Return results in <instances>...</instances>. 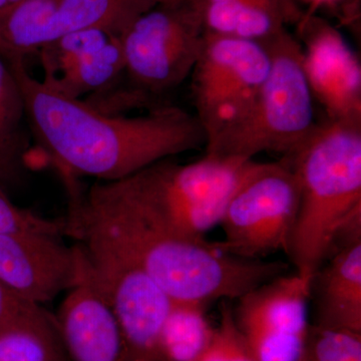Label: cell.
<instances>
[{
  "mask_svg": "<svg viewBox=\"0 0 361 361\" xmlns=\"http://www.w3.org/2000/svg\"><path fill=\"white\" fill-rule=\"evenodd\" d=\"M9 66L20 82L25 118L61 174L120 180L205 147L200 123L179 106H153L139 116L109 114L33 78L25 63Z\"/></svg>",
  "mask_w": 361,
  "mask_h": 361,
  "instance_id": "cell-1",
  "label": "cell"
},
{
  "mask_svg": "<svg viewBox=\"0 0 361 361\" xmlns=\"http://www.w3.org/2000/svg\"><path fill=\"white\" fill-rule=\"evenodd\" d=\"M70 197L68 235L87 232L135 261L173 301L209 305L238 299L285 274L281 261L237 257L206 239L166 229L111 195L102 182L89 191L66 180Z\"/></svg>",
  "mask_w": 361,
  "mask_h": 361,
  "instance_id": "cell-2",
  "label": "cell"
},
{
  "mask_svg": "<svg viewBox=\"0 0 361 361\" xmlns=\"http://www.w3.org/2000/svg\"><path fill=\"white\" fill-rule=\"evenodd\" d=\"M299 187L295 223L285 253L311 280L329 257L337 227L361 209V123L327 121L288 157Z\"/></svg>",
  "mask_w": 361,
  "mask_h": 361,
  "instance_id": "cell-3",
  "label": "cell"
},
{
  "mask_svg": "<svg viewBox=\"0 0 361 361\" xmlns=\"http://www.w3.org/2000/svg\"><path fill=\"white\" fill-rule=\"evenodd\" d=\"M157 161L104 187L166 229L206 239L219 225L228 202L252 161L206 154L193 163Z\"/></svg>",
  "mask_w": 361,
  "mask_h": 361,
  "instance_id": "cell-4",
  "label": "cell"
},
{
  "mask_svg": "<svg viewBox=\"0 0 361 361\" xmlns=\"http://www.w3.org/2000/svg\"><path fill=\"white\" fill-rule=\"evenodd\" d=\"M270 66L248 115L206 154L254 160L262 153L295 154L317 128L302 47L289 30L266 40Z\"/></svg>",
  "mask_w": 361,
  "mask_h": 361,
  "instance_id": "cell-5",
  "label": "cell"
},
{
  "mask_svg": "<svg viewBox=\"0 0 361 361\" xmlns=\"http://www.w3.org/2000/svg\"><path fill=\"white\" fill-rule=\"evenodd\" d=\"M205 28L192 0H160L121 35L123 78L108 92L151 103L190 78L205 39Z\"/></svg>",
  "mask_w": 361,
  "mask_h": 361,
  "instance_id": "cell-6",
  "label": "cell"
},
{
  "mask_svg": "<svg viewBox=\"0 0 361 361\" xmlns=\"http://www.w3.org/2000/svg\"><path fill=\"white\" fill-rule=\"evenodd\" d=\"M298 204V180L287 159L252 160L221 219L224 240L216 244L237 257L255 260L286 252Z\"/></svg>",
  "mask_w": 361,
  "mask_h": 361,
  "instance_id": "cell-7",
  "label": "cell"
},
{
  "mask_svg": "<svg viewBox=\"0 0 361 361\" xmlns=\"http://www.w3.org/2000/svg\"><path fill=\"white\" fill-rule=\"evenodd\" d=\"M270 66L264 42L207 33L192 71L194 115L206 147L248 115Z\"/></svg>",
  "mask_w": 361,
  "mask_h": 361,
  "instance_id": "cell-8",
  "label": "cell"
},
{
  "mask_svg": "<svg viewBox=\"0 0 361 361\" xmlns=\"http://www.w3.org/2000/svg\"><path fill=\"white\" fill-rule=\"evenodd\" d=\"M80 242L85 269L115 315L130 361L157 360L161 326L174 301L141 266L111 244L87 232Z\"/></svg>",
  "mask_w": 361,
  "mask_h": 361,
  "instance_id": "cell-9",
  "label": "cell"
},
{
  "mask_svg": "<svg viewBox=\"0 0 361 361\" xmlns=\"http://www.w3.org/2000/svg\"><path fill=\"white\" fill-rule=\"evenodd\" d=\"M310 279L280 275L237 299L233 318L255 361H299L310 322Z\"/></svg>",
  "mask_w": 361,
  "mask_h": 361,
  "instance_id": "cell-10",
  "label": "cell"
},
{
  "mask_svg": "<svg viewBox=\"0 0 361 361\" xmlns=\"http://www.w3.org/2000/svg\"><path fill=\"white\" fill-rule=\"evenodd\" d=\"M61 235L0 233V281L30 302L42 305L77 285L84 260L80 246Z\"/></svg>",
  "mask_w": 361,
  "mask_h": 361,
  "instance_id": "cell-11",
  "label": "cell"
},
{
  "mask_svg": "<svg viewBox=\"0 0 361 361\" xmlns=\"http://www.w3.org/2000/svg\"><path fill=\"white\" fill-rule=\"evenodd\" d=\"M297 26L313 99L329 121L361 123V66L355 52L336 27L313 13Z\"/></svg>",
  "mask_w": 361,
  "mask_h": 361,
  "instance_id": "cell-12",
  "label": "cell"
},
{
  "mask_svg": "<svg viewBox=\"0 0 361 361\" xmlns=\"http://www.w3.org/2000/svg\"><path fill=\"white\" fill-rule=\"evenodd\" d=\"M56 319L71 361H130L115 315L90 279L85 261L82 276L68 291Z\"/></svg>",
  "mask_w": 361,
  "mask_h": 361,
  "instance_id": "cell-13",
  "label": "cell"
},
{
  "mask_svg": "<svg viewBox=\"0 0 361 361\" xmlns=\"http://www.w3.org/2000/svg\"><path fill=\"white\" fill-rule=\"evenodd\" d=\"M315 326L361 334V243L334 252L310 281Z\"/></svg>",
  "mask_w": 361,
  "mask_h": 361,
  "instance_id": "cell-14",
  "label": "cell"
},
{
  "mask_svg": "<svg viewBox=\"0 0 361 361\" xmlns=\"http://www.w3.org/2000/svg\"><path fill=\"white\" fill-rule=\"evenodd\" d=\"M207 33L266 42L305 16L297 0H192Z\"/></svg>",
  "mask_w": 361,
  "mask_h": 361,
  "instance_id": "cell-15",
  "label": "cell"
},
{
  "mask_svg": "<svg viewBox=\"0 0 361 361\" xmlns=\"http://www.w3.org/2000/svg\"><path fill=\"white\" fill-rule=\"evenodd\" d=\"M61 37L56 0H20L0 11V58L25 63Z\"/></svg>",
  "mask_w": 361,
  "mask_h": 361,
  "instance_id": "cell-16",
  "label": "cell"
},
{
  "mask_svg": "<svg viewBox=\"0 0 361 361\" xmlns=\"http://www.w3.org/2000/svg\"><path fill=\"white\" fill-rule=\"evenodd\" d=\"M205 304L174 301L161 326L158 361H196L209 348L215 334L207 317Z\"/></svg>",
  "mask_w": 361,
  "mask_h": 361,
  "instance_id": "cell-17",
  "label": "cell"
},
{
  "mask_svg": "<svg viewBox=\"0 0 361 361\" xmlns=\"http://www.w3.org/2000/svg\"><path fill=\"white\" fill-rule=\"evenodd\" d=\"M123 75L121 37H115L102 49L85 54L56 75L44 77L42 80L66 96L80 99L106 92L122 80Z\"/></svg>",
  "mask_w": 361,
  "mask_h": 361,
  "instance_id": "cell-18",
  "label": "cell"
},
{
  "mask_svg": "<svg viewBox=\"0 0 361 361\" xmlns=\"http://www.w3.org/2000/svg\"><path fill=\"white\" fill-rule=\"evenodd\" d=\"M160 0H56L61 35L99 30L121 37L135 18Z\"/></svg>",
  "mask_w": 361,
  "mask_h": 361,
  "instance_id": "cell-19",
  "label": "cell"
},
{
  "mask_svg": "<svg viewBox=\"0 0 361 361\" xmlns=\"http://www.w3.org/2000/svg\"><path fill=\"white\" fill-rule=\"evenodd\" d=\"M0 361H71L56 317L42 310L0 330Z\"/></svg>",
  "mask_w": 361,
  "mask_h": 361,
  "instance_id": "cell-20",
  "label": "cell"
},
{
  "mask_svg": "<svg viewBox=\"0 0 361 361\" xmlns=\"http://www.w3.org/2000/svg\"><path fill=\"white\" fill-rule=\"evenodd\" d=\"M23 118L25 106L20 82L11 66L0 58V147L23 156L20 129Z\"/></svg>",
  "mask_w": 361,
  "mask_h": 361,
  "instance_id": "cell-21",
  "label": "cell"
},
{
  "mask_svg": "<svg viewBox=\"0 0 361 361\" xmlns=\"http://www.w3.org/2000/svg\"><path fill=\"white\" fill-rule=\"evenodd\" d=\"M299 361H361V334L322 329L311 323Z\"/></svg>",
  "mask_w": 361,
  "mask_h": 361,
  "instance_id": "cell-22",
  "label": "cell"
},
{
  "mask_svg": "<svg viewBox=\"0 0 361 361\" xmlns=\"http://www.w3.org/2000/svg\"><path fill=\"white\" fill-rule=\"evenodd\" d=\"M196 361H255L237 330L233 307L227 300H223L212 342Z\"/></svg>",
  "mask_w": 361,
  "mask_h": 361,
  "instance_id": "cell-23",
  "label": "cell"
},
{
  "mask_svg": "<svg viewBox=\"0 0 361 361\" xmlns=\"http://www.w3.org/2000/svg\"><path fill=\"white\" fill-rule=\"evenodd\" d=\"M39 231L68 236L66 219L52 220L14 205L0 187V233Z\"/></svg>",
  "mask_w": 361,
  "mask_h": 361,
  "instance_id": "cell-24",
  "label": "cell"
},
{
  "mask_svg": "<svg viewBox=\"0 0 361 361\" xmlns=\"http://www.w3.org/2000/svg\"><path fill=\"white\" fill-rule=\"evenodd\" d=\"M42 310V305L30 302L0 281V330L23 322Z\"/></svg>",
  "mask_w": 361,
  "mask_h": 361,
  "instance_id": "cell-25",
  "label": "cell"
},
{
  "mask_svg": "<svg viewBox=\"0 0 361 361\" xmlns=\"http://www.w3.org/2000/svg\"><path fill=\"white\" fill-rule=\"evenodd\" d=\"M23 156L0 147V187L11 182L20 174Z\"/></svg>",
  "mask_w": 361,
  "mask_h": 361,
  "instance_id": "cell-26",
  "label": "cell"
},
{
  "mask_svg": "<svg viewBox=\"0 0 361 361\" xmlns=\"http://www.w3.org/2000/svg\"><path fill=\"white\" fill-rule=\"evenodd\" d=\"M299 4H304L310 6L312 11L322 6H331L341 1V0H297Z\"/></svg>",
  "mask_w": 361,
  "mask_h": 361,
  "instance_id": "cell-27",
  "label": "cell"
},
{
  "mask_svg": "<svg viewBox=\"0 0 361 361\" xmlns=\"http://www.w3.org/2000/svg\"><path fill=\"white\" fill-rule=\"evenodd\" d=\"M11 4V1L9 0H0V11L6 8V6H8Z\"/></svg>",
  "mask_w": 361,
  "mask_h": 361,
  "instance_id": "cell-28",
  "label": "cell"
},
{
  "mask_svg": "<svg viewBox=\"0 0 361 361\" xmlns=\"http://www.w3.org/2000/svg\"><path fill=\"white\" fill-rule=\"evenodd\" d=\"M11 1V4H13V2H18L20 1V0H9Z\"/></svg>",
  "mask_w": 361,
  "mask_h": 361,
  "instance_id": "cell-29",
  "label": "cell"
}]
</instances>
